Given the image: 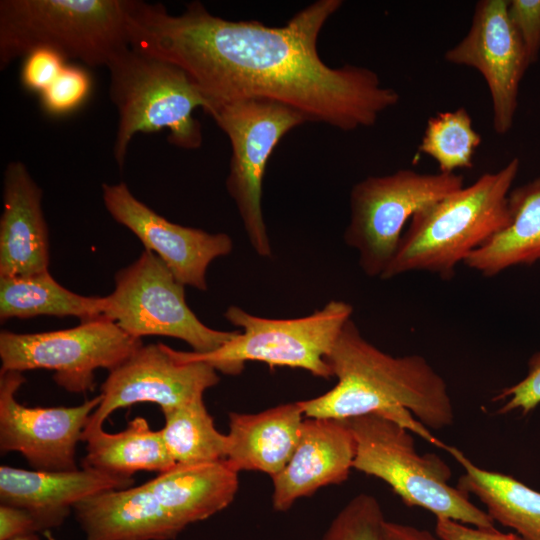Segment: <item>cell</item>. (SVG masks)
<instances>
[{
    "mask_svg": "<svg viewBox=\"0 0 540 540\" xmlns=\"http://www.w3.org/2000/svg\"><path fill=\"white\" fill-rule=\"evenodd\" d=\"M106 296L103 316L127 334L168 336L186 342L195 353L212 352L238 331L215 330L199 320L185 300L184 285L152 251L118 270Z\"/></svg>",
    "mask_w": 540,
    "mask_h": 540,
    "instance_id": "30bf717a",
    "label": "cell"
},
{
    "mask_svg": "<svg viewBox=\"0 0 540 540\" xmlns=\"http://www.w3.org/2000/svg\"><path fill=\"white\" fill-rule=\"evenodd\" d=\"M482 142L464 107L437 113L427 121L418 151L431 157L439 172L455 173L473 167V159Z\"/></svg>",
    "mask_w": 540,
    "mask_h": 540,
    "instance_id": "4316f807",
    "label": "cell"
},
{
    "mask_svg": "<svg viewBox=\"0 0 540 540\" xmlns=\"http://www.w3.org/2000/svg\"><path fill=\"white\" fill-rule=\"evenodd\" d=\"M204 112L230 141L232 153L226 189L238 209L252 248L259 256L269 258L272 247L262 211L265 169L281 139L308 120L286 105L264 99L211 103Z\"/></svg>",
    "mask_w": 540,
    "mask_h": 540,
    "instance_id": "9c48e42d",
    "label": "cell"
},
{
    "mask_svg": "<svg viewBox=\"0 0 540 540\" xmlns=\"http://www.w3.org/2000/svg\"><path fill=\"white\" fill-rule=\"evenodd\" d=\"M385 521L377 498L360 493L337 513L322 540H383Z\"/></svg>",
    "mask_w": 540,
    "mask_h": 540,
    "instance_id": "83f0119b",
    "label": "cell"
},
{
    "mask_svg": "<svg viewBox=\"0 0 540 540\" xmlns=\"http://www.w3.org/2000/svg\"><path fill=\"white\" fill-rule=\"evenodd\" d=\"M305 414L300 401L259 413H229L225 461L236 472L258 471L273 478L299 442Z\"/></svg>",
    "mask_w": 540,
    "mask_h": 540,
    "instance_id": "ffe728a7",
    "label": "cell"
},
{
    "mask_svg": "<svg viewBox=\"0 0 540 540\" xmlns=\"http://www.w3.org/2000/svg\"><path fill=\"white\" fill-rule=\"evenodd\" d=\"M219 380L206 362H180L162 343L141 345L101 385V403L91 414L82 441L103 430L104 421L120 408L150 402L164 412L203 397Z\"/></svg>",
    "mask_w": 540,
    "mask_h": 540,
    "instance_id": "7c38bea8",
    "label": "cell"
},
{
    "mask_svg": "<svg viewBox=\"0 0 540 540\" xmlns=\"http://www.w3.org/2000/svg\"><path fill=\"white\" fill-rule=\"evenodd\" d=\"M21 372H0V451L19 452L38 471L76 470L77 445L102 396L80 405L28 407L16 400Z\"/></svg>",
    "mask_w": 540,
    "mask_h": 540,
    "instance_id": "4fadbf2b",
    "label": "cell"
},
{
    "mask_svg": "<svg viewBox=\"0 0 540 540\" xmlns=\"http://www.w3.org/2000/svg\"><path fill=\"white\" fill-rule=\"evenodd\" d=\"M507 13L530 64L535 63L540 54V0H508Z\"/></svg>",
    "mask_w": 540,
    "mask_h": 540,
    "instance_id": "1f68e13d",
    "label": "cell"
},
{
    "mask_svg": "<svg viewBox=\"0 0 540 540\" xmlns=\"http://www.w3.org/2000/svg\"><path fill=\"white\" fill-rule=\"evenodd\" d=\"M444 450L464 471L457 487L477 497L494 522L527 540H540V492L512 476L478 467L455 446Z\"/></svg>",
    "mask_w": 540,
    "mask_h": 540,
    "instance_id": "603a6c76",
    "label": "cell"
},
{
    "mask_svg": "<svg viewBox=\"0 0 540 540\" xmlns=\"http://www.w3.org/2000/svg\"><path fill=\"white\" fill-rule=\"evenodd\" d=\"M102 197L112 218L133 232L184 286L206 291L208 266L233 250L228 234L175 224L138 200L124 182L103 184Z\"/></svg>",
    "mask_w": 540,
    "mask_h": 540,
    "instance_id": "9a60e30c",
    "label": "cell"
},
{
    "mask_svg": "<svg viewBox=\"0 0 540 540\" xmlns=\"http://www.w3.org/2000/svg\"><path fill=\"white\" fill-rule=\"evenodd\" d=\"M162 413L160 431L176 464L225 460L227 435L216 429L203 397Z\"/></svg>",
    "mask_w": 540,
    "mask_h": 540,
    "instance_id": "484cf974",
    "label": "cell"
},
{
    "mask_svg": "<svg viewBox=\"0 0 540 540\" xmlns=\"http://www.w3.org/2000/svg\"><path fill=\"white\" fill-rule=\"evenodd\" d=\"M147 483L181 531L228 507L239 489L238 472L225 460L177 463Z\"/></svg>",
    "mask_w": 540,
    "mask_h": 540,
    "instance_id": "44dd1931",
    "label": "cell"
},
{
    "mask_svg": "<svg viewBox=\"0 0 540 540\" xmlns=\"http://www.w3.org/2000/svg\"><path fill=\"white\" fill-rule=\"evenodd\" d=\"M129 0L0 1V68L47 47L90 67L130 47Z\"/></svg>",
    "mask_w": 540,
    "mask_h": 540,
    "instance_id": "277c9868",
    "label": "cell"
},
{
    "mask_svg": "<svg viewBox=\"0 0 540 540\" xmlns=\"http://www.w3.org/2000/svg\"><path fill=\"white\" fill-rule=\"evenodd\" d=\"M86 442L82 468L109 475L133 478L139 471L163 473L176 463L171 457L160 430H153L143 417L128 422L117 433L103 430L91 435Z\"/></svg>",
    "mask_w": 540,
    "mask_h": 540,
    "instance_id": "cb8c5ba5",
    "label": "cell"
},
{
    "mask_svg": "<svg viewBox=\"0 0 540 540\" xmlns=\"http://www.w3.org/2000/svg\"><path fill=\"white\" fill-rule=\"evenodd\" d=\"M355 453V439L346 420L306 417L293 455L272 478L274 510L286 512L298 499L346 481Z\"/></svg>",
    "mask_w": 540,
    "mask_h": 540,
    "instance_id": "2e32d148",
    "label": "cell"
},
{
    "mask_svg": "<svg viewBox=\"0 0 540 540\" xmlns=\"http://www.w3.org/2000/svg\"><path fill=\"white\" fill-rule=\"evenodd\" d=\"M37 532L38 526L27 510L0 504V540H13Z\"/></svg>",
    "mask_w": 540,
    "mask_h": 540,
    "instance_id": "836d02e7",
    "label": "cell"
},
{
    "mask_svg": "<svg viewBox=\"0 0 540 540\" xmlns=\"http://www.w3.org/2000/svg\"><path fill=\"white\" fill-rule=\"evenodd\" d=\"M435 534L441 540H527L517 533L469 526L449 519H436Z\"/></svg>",
    "mask_w": 540,
    "mask_h": 540,
    "instance_id": "d6a6232c",
    "label": "cell"
},
{
    "mask_svg": "<svg viewBox=\"0 0 540 540\" xmlns=\"http://www.w3.org/2000/svg\"><path fill=\"white\" fill-rule=\"evenodd\" d=\"M511 222L463 262L485 277L540 261V177L511 189Z\"/></svg>",
    "mask_w": 540,
    "mask_h": 540,
    "instance_id": "7402d4cb",
    "label": "cell"
},
{
    "mask_svg": "<svg viewBox=\"0 0 540 540\" xmlns=\"http://www.w3.org/2000/svg\"><path fill=\"white\" fill-rule=\"evenodd\" d=\"M67 58L58 51L40 47L24 56L20 70V82L29 92L42 93L68 64Z\"/></svg>",
    "mask_w": 540,
    "mask_h": 540,
    "instance_id": "f546056e",
    "label": "cell"
},
{
    "mask_svg": "<svg viewBox=\"0 0 540 540\" xmlns=\"http://www.w3.org/2000/svg\"><path fill=\"white\" fill-rule=\"evenodd\" d=\"M462 187L461 174L413 169L369 176L354 184L349 195L350 219L344 241L358 252L362 271L368 277L381 278L412 216Z\"/></svg>",
    "mask_w": 540,
    "mask_h": 540,
    "instance_id": "ba28073f",
    "label": "cell"
},
{
    "mask_svg": "<svg viewBox=\"0 0 540 540\" xmlns=\"http://www.w3.org/2000/svg\"><path fill=\"white\" fill-rule=\"evenodd\" d=\"M122 478L89 468L72 471H38L2 465L0 502L27 510L39 532L60 527L75 505L95 494L132 487Z\"/></svg>",
    "mask_w": 540,
    "mask_h": 540,
    "instance_id": "e0dca14e",
    "label": "cell"
},
{
    "mask_svg": "<svg viewBox=\"0 0 540 540\" xmlns=\"http://www.w3.org/2000/svg\"><path fill=\"white\" fill-rule=\"evenodd\" d=\"M353 307L341 300H330L312 314L291 319H271L252 315L238 306H229L224 317L240 327L236 336L208 353L170 348L180 362L202 361L217 372L239 375L248 361L270 367L299 368L316 377H332L326 361Z\"/></svg>",
    "mask_w": 540,
    "mask_h": 540,
    "instance_id": "52a82bcc",
    "label": "cell"
},
{
    "mask_svg": "<svg viewBox=\"0 0 540 540\" xmlns=\"http://www.w3.org/2000/svg\"><path fill=\"white\" fill-rule=\"evenodd\" d=\"M342 3L315 1L285 25L271 27L215 16L199 1L172 15L163 4L130 0L129 42L185 71L206 107L264 99L300 112L308 122L353 131L375 125L400 95L367 67L335 68L320 58L319 34Z\"/></svg>",
    "mask_w": 540,
    "mask_h": 540,
    "instance_id": "6da1fadb",
    "label": "cell"
},
{
    "mask_svg": "<svg viewBox=\"0 0 540 540\" xmlns=\"http://www.w3.org/2000/svg\"><path fill=\"white\" fill-rule=\"evenodd\" d=\"M110 73L109 94L119 121L113 156L121 168L132 138L138 133L168 130L169 143L182 149H197L202 132L194 111L207 100L178 66L128 47L106 67Z\"/></svg>",
    "mask_w": 540,
    "mask_h": 540,
    "instance_id": "5b68a950",
    "label": "cell"
},
{
    "mask_svg": "<svg viewBox=\"0 0 540 540\" xmlns=\"http://www.w3.org/2000/svg\"><path fill=\"white\" fill-rule=\"evenodd\" d=\"M142 344L104 316L81 321L73 328L40 332H0V372L46 369L53 380L71 393L95 387V370L109 372L121 365Z\"/></svg>",
    "mask_w": 540,
    "mask_h": 540,
    "instance_id": "8fae6325",
    "label": "cell"
},
{
    "mask_svg": "<svg viewBox=\"0 0 540 540\" xmlns=\"http://www.w3.org/2000/svg\"><path fill=\"white\" fill-rule=\"evenodd\" d=\"M383 540H441L436 534L415 526L385 521Z\"/></svg>",
    "mask_w": 540,
    "mask_h": 540,
    "instance_id": "e575fe53",
    "label": "cell"
},
{
    "mask_svg": "<svg viewBox=\"0 0 540 540\" xmlns=\"http://www.w3.org/2000/svg\"><path fill=\"white\" fill-rule=\"evenodd\" d=\"M507 7L508 0L478 1L467 34L444 53L446 62L474 68L484 78L498 135L513 126L520 83L531 65Z\"/></svg>",
    "mask_w": 540,
    "mask_h": 540,
    "instance_id": "5bb4252c",
    "label": "cell"
},
{
    "mask_svg": "<svg viewBox=\"0 0 540 540\" xmlns=\"http://www.w3.org/2000/svg\"><path fill=\"white\" fill-rule=\"evenodd\" d=\"M326 361L337 383L322 395L300 401L305 417L347 420L379 414L445 449L429 428L452 425L453 404L445 380L423 356H392L380 350L351 318Z\"/></svg>",
    "mask_w": 540,
    "mask_h": 540,
    "instance_id": "7a4b0ae2",
    "label": "cell"
},
{
    "mask_svg": "<svg viewBox=\"0 0 540 540\" xmlns=\"http://www.w3.org/2000/svg\"><path fill=\"white\" fill-rule=\"evenodd\" d=\"M92 90L89 72L79 65L67 64L56 79L42 92L40 104L45 113L61 117L75 112Z\"/></svg>",
    "mask_w": 540,
    "mask_h": 540,
    "instance_id": "f1b7e54d",
    "label": "cell"
},
{
    "mask_svg": "<svg viewBox=\"0 0 540 540\" xmlns=\"http://www.w3.org/2000/svg\"><path fill=\"white\" fill-rule=\"evenodd\" d=\"M519 169L515 157L418 210L381 279L420 271L453 278L459 263L510 224L508 196Z\"/></svg>",
    "mask_w": 540,
    "mask_h": 540,
    "instance_id": "3957f363",
    "label": "cell"
},
{
    "mask_svg": "<svg viewBox=\"0 0 540 540\" xmlns=\"http://www.w3.org/2000/svg\"><path fill=\"white\" fill-rule=\"evenodd\" d=\"M493 401L503 402L497 411L503 415L513 411L526 415L540 404V351L529 358L526 376L502 389Z\"/></svg>",
    "mask_w": 540,
    "mask_h": 540,
    "instance_id": "4dcf8cb0",
    "label": "cell"
},
{
    "mask_svg": "<svg viewBox=\"0 0 540 540\" xmlns=\"http://www.w3.org/2000/svg\"><path fill=\"white\" fill-rule=\"evenodd\" d=\"M42 189L20 161L4 171L0 218V277H24L48 270L49 234Z\"/></svg>",
    "mask_w": 540,
    "mask_h": 540,
    "instance_id": "ac0fdd59",
    "label": "cell"
},
{
    "mask_svg": "<svg viewBox=\"0 0 540 540\" xmlns=\"http://www.w3.org/2000/svg\"><path fill=\"white\" fill-rule=\"evenodd\" d=\"M73 512L85 540H172L182 532L147 482L90 496Z\"/></svg>",
    "mask_w": 540,
    "mask_h": 540,
    "instance_id": "d6986e66",
    "label": "cell"
},
{
    "mask_svg": "<svg viewBox=\"0 0 540 540\" xmlns=\"http://www.w3.org/2000/svg\"><path fill=\"white\" fill-rule=\"evenodd\" d=\"M47 534V537L49 540H55L48 532H45ZM13 540H39V537L37 536L36 533L34 534H29V535H26V536H22V537H18L16 539H13Z\"/></svg>",
    "mask_w": 540,
    "mask_h": 540,
    "instance_id": "d590c367",
    "label": "cell"
},
{
    "mask_svg": "<svg viewBox=\"0 0 540 540\" xmlns=\"http://www.w3.org/2000/svg\"><path fill=\"white\" fill-rule=\"evenodd\" d=\"M356 443L353 469L384 481L409 507L469 526L493 528L488 513L449 484L450 467L436 454L420 455L411 432L379 414L347 419Z\"/></svg>",
    "mask_w": 540,
    "mask_h": 540,
    "instance_id": "8992f818",
    "label": "cell"
},
{
    "mask_svg": "<svg viewBox=\"0 0 540 540\" xmlns=\"http://www.w3.org/2000/svg\"><path fill=\"white\" fill-rule=\"evenodd\" d=\"M106 296H83L59 284L44 271L24 277H0V319L47 315L87 321L103 316Z\"/></svg>",
    "mask_w": 540,
    "mask_h": 540,
    "instance_id": "d4e9b609",
    "label": "cell"
}]
</instances>
